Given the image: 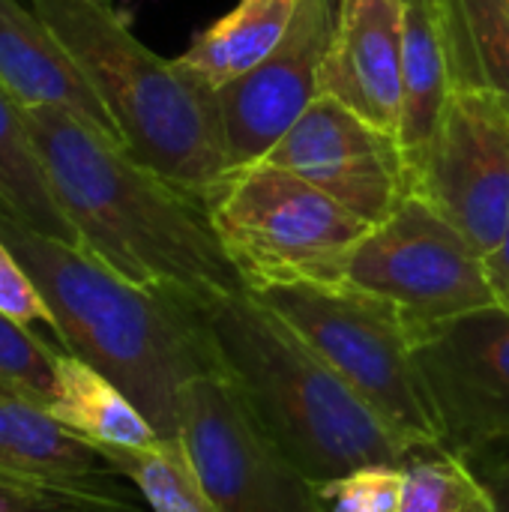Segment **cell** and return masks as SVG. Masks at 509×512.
I'll use <instances>...</instances> for the list:
<instances>
[{
  "instance_id": "cell-1",
  "label": "cell",
  "mask_w": 509,
  "mask_h": 512,
  "mask_svg": "<svg viewBox=\"0 0 509 512\" xmlns=\"http://www.w3.org/2000/svg\"><path fill=\"white\" fill-rule=\"evenodd\" d=\"M78 246L120 276L210 303L246 291L201 198L138 165L120 144L60 108H24Z\"/></svg>"
},
{
  "instance_id": "cell-2",
  "label": "cell",
  "mask_w": 509,
  "mask_h": 512,
  "mask_svg": "<svg viewBox=\"0 0 509 512\" xmlns=\"http://www.w3.org/2000/svg\"><path fill=\"white\" fill-rule=\"evenodd\" d=\"M0 240L18 255L54 315L66 354L111 378L159 438L180 435V393L222 372L201 303L138 285L81 246L33 231L0 207Z\"/></svg>"
},
{
  "instance_id": "cell-3",
  "label": "cell",
  "mask_w": 509,
  "mask_h": 512,
  "mask_svg": "<svg viewBox=\"0 0 509 512\" xmlns=\"http://www.w3.org/2000/svg\"><path fill=\"white\" fill-rule=\"evenodd\" d=\"M201 309L222 372L315 486L420 456L255 291L222 294Z\"/></svg>"
},
{
  "instance_id": "cell-4",
  "label": "cell",
  "mask_w": 509,
  "mask_h": 512,
  "mask_svg": "<svg viewBox=\"0 0 509 512\" xmlns=\"http://www.w3.org/2000/svg\"><path fill=\"white\" fill-rule=\"evenodd\" d=\"M111 114L123 150L177 189L207 198L231 171L216 90L150 51L102 0H30Z\"/></svg>"
},
{
  "instance_id": "cell-5",
  "label": "cell",
  "mask_w": 509,
  "mask_h": 512,
  "mask_svg": "<svg viewBox=\"0 0 509 512\" xmlns=\"http://www.w3.org/2000/svg\"><path fill=\"white\" fill-rule=\"evenodd\" d=\"M255 294L414 450H441L414 357V321L399 306L351 285L291 282L255 288Z\"/></svg>"
},
{
  "instance_id": "cell-6",
  "label": "cell",
  "mask_w": 509,
  "mask_h": 512,
  "mask_svg": "<svg viewBox=\"0 0 509 512\" xmlns=\"http://www.w3.org/2000/svg\"><path fill=\"white\" fill-rule=\"evenodd\" d=\"M210 222L246 285H339L372 225L303 177L252 162L234 168L207 198Z\"/></svg>"
},
{
  "instance_id": "cell-7",
  "label": "cell",
  "mask_w": 509,
  "mask_h": 512,
  "mask_svg": "<svg viewBox=\"0 0 509 512\" xmlns=\"http://www.w3.org/2000/svg\"><path fill=\"white\" fill-rule=\"evenodd\" d=\"M414 357L441 450L480 480L509 474V306L414 321Z\"/></svg>"
},
{
  "instance_id": "cell-8",
  "label": "cell",
  "mask_w": 509,
  "mask_h": 512,
  "mask_svg": "<svg viewBox=\"0 0 509 512\" xmlns=\"http://www.w3.org/2000/svg\"><path fill=\"white\" fill-rule=\"evenodd\" d=\"M339 285L375 294L417 324L501 303L486 255L417 192L369 228Z\"/></svg>"
},
{
  "instance_id": "cell-9",
  "label": "cell",
  "mask_w": 509,
  "mask_h": 512,
  "mask_svg": "<svg viewBox=\"0 0 509 512\" xmlns=\"http://www.w3.org/2000/svg\"><path fill=\"white\" fill-rule=\"evenodd\" d=\"M177 438L213 512H321L318 486L270 438L225 372L183 387Z\"/></svg>"
},
{
  "instance_id": "cell-10",
  "label": "cell",
  "mask_w": 509,
  "mask_h": 512,
  "mask_svg": "<svg viewBox=\"0 0 509 512\" xmlns=\"http://www.w3.org/2000/svg\"><path fill=\"white\" fill-rule=\"evenodd\" d=\"M411 192L492 255L509 231L507 105L483 90L453 87L444 120L411 171Z\"/></svg>"
},
{
  "instance_id": "cell-11",
  "label": "cell",
  "mask_w": 509,
  "mask_h": 512,
  "mask_svg": "<svg viewBox=\"0 0 509 512\" xmlns=\"http://www.w3.org/2000/svg\"><path fill=\"white\" fill-rule=\"evenodd\" d=\"M261 162L303 177L366 225L384 222L411 192L399 138L330 96H318Z\"/></svg>"
},
{
  "instance_id": "cell-12",
  "label": "cell",
  "mask_w": 509,
  "mask_h": 512,
  "mask_svg": "<svg viewBox=\"0 0 509 512\" xmlns=\"http://www.w3.org/2000/svg\"><path fill=\"white\" fill-rule=\"evenodd\" d=\"M336 30L333 0H303L282 42L249 72L216 90L231 165L261 162L321 96V66Z\"/></svg>"
},
{
  "instance_id": "cell-13",
  "label": "cell",
  "mask_w": 509,
  "mask_h": 512,
  "mask_svg": "<svg viewBox=\"0 0 509 512\" xmlns=\"http://www.w3.org/2000/svg\"><path fill=\"white\" fill-rule=\"evenodd\" d=\"M402 48L405 0H339L336 30L321 66V96L396 135L402 114Z\"/></svg>"
},
{
  "instance_id": "cell-14",
  "label": "cell",
  "mask_w": 509,
  "mask_h": 512,
  "mask_svg": "<svg viewBox=\"0 0 509 512\" xmlns=\"http://www.w3.org/2000/svg\"><path fill=\"white\" fill-rule=\"evenodd\" d=\"M0 84L24 108H60L123 147V138L57 33L33 6L0 0Z\"/></svg>"
},
{
  "instance_id": "cell-15",
  "label": "cell",
  "mask_w": 509,
  "mask_h": 512,
  "mask_svg": "<svg viewBox=\"0 0 509 512\" xmlns=\"http://www.w3.org/2000/svg\"><path fill=\"white\" fill-rule=\"evenodd\" d=\"M0 474L48 483H96L117 477L84 435L45 408L0 390Z\"/></svg>"
},
{
  "instance_id": "cell-16",
  "label": "cell",
  "mask_w": 509,
  "mask_h": 512,
  "mask_svg": "<svg viewBox=\"0 0 509 512\" xmlns=\"http://www.w3.org/2000/svg\"><path fill=\"white\" fill-rule=\"evenodd\" d=\"M453 78L447 66L441 18L435 0L405 3V48H402V114H399V147L408 171L426 156L447 102Z\"/></svg>"
},
{
  "instance_id": "cell-17",
  "label": "cell",
  "mask_w": 509,
  "mask_h": 512,
  "mask_svg": "<svg viewBox=\"0 0 509 512\" xmlns=\"http://www.w3.org/2000/svg\"><path fill=\"white\" fill-rule=\"evenodd\" d=\"M303 0H240L201 30L177 63L204 87L219 90L261 63L288 33Z\"/></svg>"
},
{
  "instance_id": "cell-18",
  "label": "cell",
  "mask_w": 509,
  "mask_h": 512,
  "mask_svg": "<svg viewBox=\"0 0 509 512\" xmlns=\"http://www.w3.org/2000/svg\"><path fill=\"white\" fill-rule=\"evenodd\" d=\"M45 411L93 444L153 447L162 441L111 378L66 351L54 354V384Z\"/></svg>"
},
{
  "instance_id": "cell-19",
  "label": "cell",
  "mask_w": 509,
  "mask_h": 512,
  "mask_svg": "<svg viewBox=\"0 0 509 512\" xmlns=\"http://www.w3.org/2000/svg\"><path fill=\"white\" fill-rule=\"evenodd\" d=\"M453 87L483 90L509 111V0H435Z\"/></svg>"
},
{
  "instance_id": "cell-20",
  "label": "cell",
  "mask_w": 509,
  "mask_h": 512,
  "mask_svg": "<svg viewBox=\"0 0 509 512\" xmlns=\"http://www.w3.org/2000/svg\"><path fill=\"white\" fill-rule=\"evenodd\" d=\"M0 207L39 234L78 246V234L57 204L51 177L30 135L24 105L0 84Z\"/></svg>"
},
{
  "instance_id": "cell-21",
  "label": "cell",
  "mask_w": 509,
  "mask_h": 512,
  "mask_svg": "<svg viewBox=\"0 0 509 512\" xmlns=\"http://www.w3.org/2000/svg\"><path fill=\"white\" fill-rule=\"evenodd\" d=\"M93 447L117 477H126L141 492L150 512H213L180 438H162L153 447Z\"/></svg>"
},
{
  "instance_id": "cell-22",
  "label": "cell",
  "mask_w": 509,
  "mask_h": 512,
  "mask_svg": "<svg viewBox=\"0 0 509 512\" xmlns=\"http://www.w3.org/2000/svg\"><path fill=\"white\" fill-rule=\"evenodd\" d=\"M498 492L462 459L435 450L414 456L402 471L399 512H498Z\"/></svg>"
},
{
  "instance_id": "cell-23",
  "label": "cell",
  "mask_w": 509,
  "mask_h": 512,
  "mask_svg": "<svg viewBox=\"0 0 509 512\" xmlns=\"http://www.w3.org/2000/svg\"><path fill=\"white\" fill-rule=\"evenodd\" d=\"M0 512H141L111 480L48 483L0 477Z\"/></svg>"
},
{
  "instance_id": "cell-24",
  "label": "cell",
  "mask_w": 509,
  "mask_h": 512,
  "mask_svg": "<svg viewBox=\"0 0 509 512\" xmlns=\"http://www.w3.org/2000/svg\"><path fill=\"white\" fill-rule=\"evenodd\" d=\"M54 354L57 351L48 342L0 315V384L6 387V393L48 408L54 384Z\"/></svg>"
},
{
  "instance_id": "cell-25",
  "label": "cell",
  "mask_w": 509,
  "mask_h": 512,
  "mask_svg": "<svg viewBox=\"0 0 509 512\" xmlns=\"http://www.w3.org/2000/svg\"><path fill=\"white\" fill-rule=\"evenodd\" d=\"M402 471L405 468L372 465L318 486L321 512H399Z\"/></svg>"
},
{
  "instance_id": "cell-26",
  "label": "cell",
  "mask_w": 509,
  "mask_h": 512,
  "mask_svg": "<svg viewBox=\"0 0 509 512\" xmlns=\"http://www.w3.org/2000/svg\"><path fill=\"white\" fill-rule=\"evenodd\" d=\"M0 315L18 327L45 324L54 330L51 306L45 303V297L36 288L27 267L18 261V255L3 240H0Z\"/></svg>"
},
{
  "instance_id": "cell-27",
  "label": "cell",
  "mask_w": 509,
  "mask_h": 512,
  "mask_svg": "<svg viewBox=\"0 0 509 512\" xmlns=\"http://www.w3.org/2000/svg\"><path fill=\"white\" fill-rule=\"evenodd\" d=\"M486 270H489V279L498 291V300L509 303V231L504 234L501 246L492 255H486Z\"/></svg>"
},
{
  "instance_id": "cell-28",
  "label": "cell",
  "mask_w": 509,
  "mask_h": 512,
  "mask_svg": "<svg viewBox=\"0 0 509 512\" xmlns=\"http://www.w3.org/2000/svg\"><path fill=\"white\" fill-rule=\"evenodd\" d=\"M483 483H489L495 492H498V498H501V510L498 512H509V474H498V477H489V480H483Z\"/></svg>"
},
{
  "instance_id": "cell-29",
  "label": "cell",
  "mask_w": 509,
  "mask_h": 512,
  "mask_svg": "<svg viewBox=\"0 0 509 512\" xmlns=\"http://www.w3.org/2000/svg\"><path fill=\"white\" fill-rule=\"evenodd\" d=\"M0 390H3V393H6V387H3V384H0ZM9 396H12V393H9Z\"/></svg>"
},
{
  "instance_id": "cell-30",
  "label": "cell",
  "mask_w": 509,
  "mask_h": 512,
  "mask_svg": "<svg viewBox=\"0 0 509 512\" xmlns=\"http://www.w3.org/2000/svg\"><path fill=\"white\" fill-rule=\"evenodd\" d=\"M102 3H111V6H114V0H102Z\"/></svg>"
},
{
  "instance_id": "cell-31",
  "label": "cell",
  "mask_w": 509,
  "mask_h": 512,
  "mask_svg": "<svg viewBox=\"0 0 509 512\" xmlns=\"http://www.w3.org/2000/svg\"><path fill=\"white\" fill-rule=\"evenodd\" d=\"M405 3H417V0H405Z\"/></svg>"
},
{
  "instance_id": "cell-32",
  "label": "cell",
  "mask_w": 509,
  "mask_h": 512,
  "mask_svg": "<svg viewBox=\"0 0 509 512\" xmlns=\"http://www.w3.org/2000/svg\"><path fill=\"white\" fill-rule=\"evenodd\" d=\"M123 3H132V0H123Z\"/></svg>"
},
{
  "instance_id": "cell-33",
  "label": "cell",
  "mask_w": 509,
  "mask_h": 512,
  "mask_svg": "<svg viewBox=\"0 0 509 512\" xmlns=\"http://www.w3.org/2000/svg\"><path fill=\"white\" fill-rule=\"evenodd\" d=\"M0 477H9V474H0Z\"/></svg>"
},
{
  "instance_id": "cell-34",
  "label": "cell",
  "mask_w": 509,
  "mask_h": 512,
  "mask_svg": "<svg viewBox=\"0 0 509 512\" xmlns=\"http://www.w3.org/2000/svg\"><path fill=\"white\" fill-rule=\"evenodd\" d=\"M504 306H509V303H504Z\"/></svg>"
}]
</instances>
